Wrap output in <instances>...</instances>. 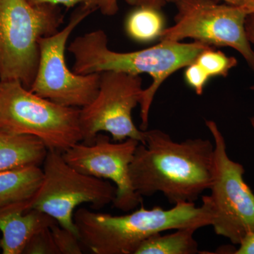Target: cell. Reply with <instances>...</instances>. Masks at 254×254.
<instances>
[{
    "label": "cell",
    "instance_id": "1",
    "mask_svg": "<svg viewBox=\"0 0 254 254\" xmlns=\"http://www.w3.org/2000/svg\"><path fill=\"white\" fill-rule=\"evenodd\" d=\"M129 166L132 185L141 196L160 192L170 204L195 202L210 190L214 143L203 138L175 142L159 129L144 131Z\"/></svg>",
    "mask_w": 254,
    "mask_h": 254
},
{
    "label": "cell",
    "instance_id": "2",
    "mask_svg": "<svg viewBox=\"0 0 254 254\" xmlns=\"http://www.w3.org/2000/svg\"><path fill=\"white\" fill-rule=\"evenodd\" d=\"M73 220L81 245L95 254H135L150 237L185 227L198 229L211 225L212 211L208 195H202V205L194 202L176 203L165 210L160 206L141 208L123 215L75 210Z\"/></svg>",
    "mask_w": 254,
    "mask_h": 254
},
{
    "label": "cell",
    "instance_id": "3",
    "mask_svg": "<svg viewBox=\"0 0 254 254\" xmlns=\"http://www.w3.org/2000/svg\"><path fill=\"white\" fill-rule=\"evenodd\" d=\"M211 47L200 42L182 43L160 41L156 46L130 53H119L108 47V36L96 30L76 37L68 46L73 55V71L77 74L118 71L139 76L148 73L153 82L142 92L141 107L142 131H146L150 107L155 93L165 80L180 68L187 67L204 50Z\"/></svg>",
    "mask_w": 254,
    "mask_h": 254
},
{
    "label": "cell",
    "instance_id": "4",
    "mask_svg": "<svg viewBox=\"0 0 254 254\" xmlns=\"http://www.w3.org/2000/svg\"><path fill=\"white\" fill-rule=\"evenodd\" d=\"M63 18L56 6L0 0V81H18L30 89L39 63V40L59 31Z\"/></svg>",
    "mask_w": 254,
    "mask_h": 254
},
{
    "label": "cell",
    "instance_id": "5",
    "mask_svg": "<svg viewBox=\"0 0 254 254\" xmlns=\"http://www.w3.org/2000/svg\"><path fill=\"white\" fill-rule=\"evenodd\" d=\"M0 131L31 135L62 153L83 140L80 109L42 98L18 81H0Z\"/></svg>",
    "mask_w": 254,
    "mask_h": 254
},
{
    "label": "cell",
    "instance_id": "6",
    "mask_svg": "<svg viewBox=\"0 0 254 254\" xmlns=\"http://www.w3.org/2000/svg\"><path fill=\"white\" fill-rule=\"evenodd\" d=\"M43 171L41 187L28 210L36 209L48 214L77 237L73 220L76 208L89 203L100 210L113 203L116 197V187L111 182L80 173L65 161L61 152L48 150Z\"/></svg>",
    "mask_w": 254,
    "mask_h": 254
},
{
    "label": "cell",
    "instance_id": "7",
    "mask_svg": "<svg viewBox=\"0 0 254 254\" xmlns=\"http://www.w3.org/2000/svg\"><path fill=\"white\" fill-rule=\"evenodd\" d=\"M214 140V174L208 195L212 211L211 226L217 235L239 245L254 233V193L244 179L245 168L229 157L227 145L218 125L205 121Z\"/></svg>",
    "mask_w": 254,
    "mask_h": 254
},
{
    "label": "cell",
    "instance_id": "8",
    "mask_svg": "<svg viewBox=\"0 0 254 254\" xmlns=\"http://www.w3.org/2000/svg\"><path fill=\"white\" fill-rule=\"evenodd\" d=\"M175 24L164 29L160 41L186 38L212 47H228L240 53L254 72V51L247 37L249 14L241 5L220 4L213 0H178Z\"/></svg>",
    "mask_w": 254,
    "mask_h": 254
},
{
    "label": "cell",
    "instance_id": "9",
    "mask_svg": "<svg viewBox=\"0 0 254 254\" xmlns=\"http://www.w3.org/2000/svg\"><path fill=\"white\" fill-rule=\"evenodd\" d=\"M96 9L82 5L63 29L39 40V63L30 91L57 104L72 108H83L95 99L100 73L81 75L71 71L65 51L70 35Z\"/></svg>",
    "mask_w": 254,
    "mask_h": 254
},
{
    "label": "cell",
    "instance_id": "10",
    "mask_svg": "<svg viewBox=\"0 0 254 254\" xmlns=\"http://www.w3.org/2000/svg\"><path fill=\"white\" fill-rule=\"evenodd\" d=\"M143 91L139 76L114 71L100 73L95 99L80 109L83 143L92 144L101 132L109 133L113 141L133 138L143 143L144 131L138 129L132 119Z\"/></svg>",
    "mask_w": 254,
    "mask_h": 254
},
{
    "label": "cell",
    "instance_id": "11",
    "mask_svg": "<svg viewBox=\"0 0 254 254\" xmlns=\"http://www.w3.org/2000/svg\"><path fill=\"white\" fill-rule=\"evenodd\" d=\"M139 143L133 138L112 142L109 136L100 133L92 144L79 142L64 152L63 157L80 173L113 182L117 190L114 207L130 212L143 201L129 175L130 164Z\"/></svg>",
    "mask_w": 254,
    "mask_h": 254
},
{
    "label": "cell",
    "instance_id": "12",
    "mask_svg": "<svg viewBox=\"0 0 254 254\" xmlns=\"http://www.w3.org/2000/svg\"><path fill=\"white\" fill-rule=\"evenodd\" d=\"M29 203L12 205L0 211V249L3 254H23L37 232L58 223L43 212L28 210Z\"/></svg>",
    "mask_w": 254,
    "mask_h": 254
},
{
    "label": "cell",
    "instance_id": "13",
    "mask_svg": "<svg viewBox=\"0 0 254 254\" xmlns=\"http://www.w3.org/2000/svg\"><path fill=\"white\" fill-rule=\"evenodd\" d=\"M48 151L44 143L36 137L0 131V172L40 166Z\"/></svg>",
    "mask_w": 254,
    "mask_h": 254
},
{
    "label": "cell",
    "instance_id": "14",
    "mask_svg": "<svg viewBox=\"0 0 254 254\" xmlns=\"http://www.w3.org/2000/svg\"><path fill=\"white\" fill-rule=\"evenodd\" d=\"M40 166L0 172V211L12 205L30 203L43 182Z\"/></svg>",
    "mask_w": 254,
    "mask_h": 254
},
{
    "label": "cell",
    "instance_id": "15",
    "mask_svg": "<svg viewBox=\"0 0 254 254\" xmlns=\"http://www.w3.org/2000/svg\"><path fill=\"white\" fill-rule=\"evenodd\" d=\"M196 229L185 227L170 235L150 237L140 245L135 254H195L199 252L193 237Z\"/></svg>",
    "mask_w": 254,
    "mask_h": 254
},
{
    "label": "cell",
    "instance_id": "16",
    "mask_svg": "<svg viewBox=\"0 0 254 254\" xmlns=\"http://www.w3.org/2000/svg\"><path fill=\"white\" fill-rule=\"evenodd\" d=\"M163 23V16L158 9L139 6L127 18L126 31L132 39L145 43L160 37Z\"/></svg>",
    "mask_w": 254,
    "mask_h": 254
},
{
    "label": "cell",
    "instance_id": "17",
    "mask_svg": "<svg viewBox=\"0 0 254 254\" xmlns=\"http://www.w3.org/2000/svg\"><path fill=\"white\" fill-rule=\"evenodd\" d=\"M194 62L199 65L209 78L226 77L230 70L237 65L235 58L227 56L221 51H216L212 48L202 52Z\"/></svg>",
    "mask_w": 254,
    "mask_h": 254
},
{
    "label": "cell",
    "instance_id": "18",
    "mask_svg": "<svg viewBox=\"0 0 254 254\" xmlns=\"http://www.w3.org/2000/svg\"><path fill=\"white\" fill-rule=\"evenodd\" d=\"M53 240L60 254H81V242L73 232L57 223L50 227Z\"/></svg>",
    "mask_w": 254,
    "mask_h": 254
},
{
    "label": "cell",
    "instance_id": "19",
    "mask_svg": "<svg viewBox=\"0 0 254 254\" xmlns=\"http://www.w3.org/2000/svg\"><path fill=\"white\" fill-rule=\"evenodd\" d=\"M25 254H60L53 240L50 227L37 232L23 251Z\"/></svg>",
    "mask_w": 254,
    "mask_h": 254
},
{
    "label": "cell",
    "instance_id": "20",
    "mask_svg": "<svg viewBox=\"0 0 254 254\" xmlns=\"http://www.w3.org/2000/svg\"><path fill=\"white\" fill-rule=\"evenodd\" d=\"M185 77L189 86L194 89L195 93L198 95H201L203 93L205 84L210 79L208 75L195 62L187 66Z\"/></svg>",
    "mask_w": 254,
    "mask_h": 254
},
{
    "label": "cell",
    "instance_id": "21",
    "mask_svg": "<svg viewBox=\"0 0 254 254\" xmlns=\"http://www.w3.org/2000/svg\"><path fill=\"white\" fill-rule=\"evenodd\" d=\"M103 0H28V2L33 6H41V5H52L58 6L63 5L66 7H73L76 4L88 5L98 9L99 4Z\"/></svg>",
    "mask_w": 254,
    "mask_h": 254
},
{
    "label": "cell",
    "instance_id": "22",
    "mask_svg": "<svg viewBox=\"0 0 254 254\" xmlns=\"http://www.w3.org/2000/svg\"><path fill=\"white\" fill-rule=\"evenodd\" d=\"M235 254H254V233L249 234L239 245V248L234 250Z\"/></svg>",
    "mask_w": 254,
    "mask_h": 254
},
{
    "label": "cell",
    "instance_id": "23",
    "mask_svg": "<svg viewBox=\"0 0 254 254\" xmlns=\"http://www.w3.org/2000/svg\"><path fill=\"white\" fill-rule=\"evenodd\" d=\"M118 0H103L99 4L98 9L107 16H113L118 11Z\"/></svg>",
    "mask_w": 254,
    "mask_h": 254
},
{
    "label": "cell",
    "instance_id": "24",
    "mask_svg": "<svg viewBox=\"0 0 254 254\" xmlns=\"http://www.w3.org/2000/svg\"><path fill=\"white\" fill-rule=\"evenodd\" d=\"M128 3L135 6H146V7L153 8L155 9H160L165 5V0H127Z\"/></svg>",
    "mask_w": 254,
    "mask_h": 254
},
{
    "label": "cell",
    "instance_id": "25",
    "mask_svg": "<svg viewBox=\"0 0 254 254\" xmlns=\"http://www.w3.org/2000/svg\"><path fill=\"white\" fill-rule=\"evenodd\" d=\"M245 28L249 41L254 44V14L247 16L245 21ZM252 89L254 90V86L252 87Z\"/></svg>",
    "mask_w": 254,
    "mask_h": 254
},
{
    "label": "cell",
    "instance_id": "26",
    "mask_svg": "<svg viewBox=\"0 0 254 254\" xmlns=\"http://www.w3.org/2000/svg\"><path fill=\"white\" fill-rule=\"evenodd\" d=\"M240 5L247 10L249 14H254V0H241Z\"/></svg>",
    "mask_w": 254,
    "mask_h": 254
},
{
    "label": "cell",
    "instance_id": "27",
    "mask_svg": "<svg viewBox=\"0 0 254 254\" xmlns=\"http://www.w3.org/2000/svg\"><path fill=\"white\" fill-rule=\"evenodd\" d=\"M178 1V0H165V1H166V2H168V1H170V2H173V1H175V2H176V1ZM222 1H225V2H227V4H241V0H222Z\"/></svg>",
    "mask_w": 254,
    "mask_h": 254
},
{
    "label": "cell",
    "instance_id": "28",
    "mask_svg": "<svg viewBox=\"0 0 254 254\" xmlns=\"http://www.w3.org/2000/svg\"><path fill=\"white\" fill-rule=\"evenodd\" d=\"M250 121H251V125H252V128H253L254 133V116L252 117V118H251Z\"/></svg>",
    "mask_w": 254,
    "mask_h": 254
}]
</instances>
